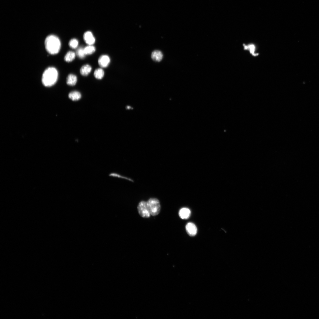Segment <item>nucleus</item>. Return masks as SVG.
Masks as SVG:
<instances>
[{"label":"nucleus","mask_w":319,"mask_h":319,"mask_svg":"<svg viewBox=\"0 0 319 319\" xmlns=\"http://www.w3.org/2000/svg\"><path fill=\"white\" fill-rule=\"evenodd\" d=\"M58 76V72L56 68L50 67L47 69L42 75V81L43 85L46 87L53 86L57 82Z\"/></svg>","instance_id":"obj_1"},{"label":"nucleus","mask_w":319,"mask_h":319,"mask_svg":"<svg viewBox=\"0 0 319 319\" xmlns=\"http://www.w3.org/2000/svg\"><path fill=\"white\" fill-rule=\"evenodd\" d=\"M45 48L47 51L51 54H58L60 51L61 43L58 38L54 35H50L45 40Z\"/></svg>","instance_id":"obj_2"},{"label":"nucleus","mask_w":319,"mask_h":319,"mask_svg":"<svg viewBox=\"0 0 319 319\" xmlns=\"http://www.w3.org/2000/svg\"><path fill=\"white\" fill-rule=\"evenodd\" d=\"M151 215L153 216L157 215L160 212L161 206L160 202L157 198H151L147 202Z\"/></svg>","instance_id":"obj_3"},{"label":"nucleus","mask_w":319,"mask_h":319,"mask_svg":"<svg viewBox=\"0 0 319 319\" xmlns=\"http://www.w3.org/2000/svg\"><path fill=\"white\" fill-rule=\"evenodd\" d=\"M137 210L139 214L143 218H149L151 215L147 202L145 201L140 202L138 205Z\"/></svg>","instance_id":"obj_4"},{"label":"nucleus","mask_w":319,"mask_h":319,"mask_svg":"<svg viewBox=\"0 0 319 319\" xmlns=\"http://www.w3.org/2000/svg\"><path fill=\"white\" fill-rule=\"evenodd\" d=\"M186 229L188 234L191 237L196 235L198 231L195 225L192 222L188 223L186 225Z\"/></svg>","instance_id":"obj_5"},{"label":"nucleus","mask_w":319,"mask_h":319,"mask_svg":"<svg viewBox=\"0 0 319 319\" xmlns=\"http://www.w3.org/2000/svg\"><path fill=\"white\" fill-rule=\"evenodd\" d=\"M110 62L109 56L107 55H103L100 56L98 60L100 66L103 68H105L108 66Z\"/></svg>","instance_id":"obj_6"},{"label":"nucleus","mask_w":319,"mask_h":319,"mask_svg":"<svg viewBox=\"0 0 319 319\" xmlns=\"http://www.w3.org/2000/svg\"><path fill=\"white\" fill-rule=\"evenodd\" d=\"M83 39L88 45H92L95 42V37L93 36L92 33L89 31H87L84 34Z\"/></svg>","instance_id":"obj_7"},{"label":"nucleus","mask_w":319,"mask_h":319,"mask_svg":"<svg viewBox=\"0 0 319 319\" xmlns=\"http://www.w3.org/2000/svg\"><path fill=\"white\" fill-rule=\"evenodd\" d=\"M244 50L249 51L250 54L253 56L256 57L259 54L256 53V47L255 45L253 44H243Z\"/></svg>","instance_id":"obj_8"},{"label":"nucleus","mask_w":319,"mask_h":319,"mask_svg":"<svg viewBox=\"0 0 319 319\" xmlns=\"http://www.w3.org/2000/svg\"><path fill=\"white\" fill-rule=\"evenodd\" d=\"M191 214L190 210L187 208H183L180 210L179 215L180 217L183 219H186L189 218Z\"/></svg>","instance_id":"obj_9"},{"label":"nucleus","mask_w":319,"mask_h":319,"mask_svg":"<svg viewBox=\"0 0 319 319\" xmlns=\"http://www.w3.org/2000/svg\"><path fill=\"white\" fill-rule=\"evenodd\" d=\"M163 55L160 51L156 50L153 52L151 54V58L155 61L160 62L163 59Z\"/></svg>","instance_id":"obj_10"},{"label":"nucleus","mask_w":319,"mask_h":319,"mask_svg":"<svg viewBox=\"0 0 319 319\" xmlns=\"http://www.w3.org/2000/svg\"><path fill=\"white\" fill-rule=\"evenodd\" d=\"M77 81V76L73 74H69L67 79V83L68 85L73 86L76 85Z\"/></svg>","instance_id":"obj_11"},{"label":"nucleus","mask_w":319,"mask_h":319,"mask_svg":"<svg viewBox=\"0 0 319 319\" xmlns=\"http://www.w3.org/2000/svg\"><path fill=\"white\" fill-rule=\"evenodd\" d=\"M92 70V68L88 64H86L83 66L80 70V73L82 76H86Z\"/></svg>","instance_id":"obj_12"},{"label":"nucleus","mask_w":319,"mask_h":319,"mask_svg":"<svg viewBox=\"0 0 319 319\" xmlns=\"http://www.w3.org/2000/svg\"><path fill=\"white\" fill-rule=\"evenodd\" d=\"M69 97L73 101H77L81 99V95L78 91H73L69 94Z\"/></svg>","instance_id":"obj_13"},{"label":"nucleus","mask_w":319,"mask_h":319,"mask_svg":"<svg viewBox=\"0 0 319 319\" xmlns=\"http://www.w3.org/2000/svg\"><path fill=\"white\" fill-rule=\"evenodd\" d=\"M75 53L71 51L68 52L65 56L64 60L66 62H70L73 61L76 57Z\"/></svg>","instance_id":"obj_14"},{"label":"nucleus","mask_w":319,"mask_h":319,"mask_svg":"<svg viewBox=\"0 0 319 319\" xmlns=\"http://www.w3.org/2000/svg\"><path fill=\"white\" fill-rule=\"evenodd\" d=\"M105 72L102 68H98L96 69L94 73V76L98 79H102L104 76Z\"/></svg>","instance_id":"obj_15"},{"label":"nucleus","mask_w":319,"mask_h":319,"mask_svg":"<svg viewBox=\"0 0 319 319\" xmlns=\"http://www.w3.org/2000/svg\"><path fill=\"white\" fill-rule=\"evenodd\" d=\"M84 50L86 55H90L95 52L96 48L92 45H88L84 48Z\"/></svg>","instance_id":"obj_16"},{"label":"nucleus","mask_w":319,"mask_h":319,"mask_svg":"<svg viewBox=\"0 0 319 319\" xmlns=\"http://www.w3.org/2000/svg\"><path fill=\"white\" fill-rule=\"evenodd\" d=\"M76 54L78 57L80 59L84 58L86 55L84 52V48L82 47H80L77 49Z\"/></svg>","instance_id":"obj_17"},{"label":"nucleus","mask_w":319,"mask_h":319,"mask_svg":"<svg viewBox=\"0 0 319 319\" xmlns=\"http://www.w3.org/2000/svg\"><path fill=\"white\" fill-rule=\"evenodd\" d=\"M78 41L77 39H73L70 41L69 45L71 48L75 49L78 47Z\"/></svg>","instance_id":"obj_18"},{"label":"nucleus","mask_w":319,"mask_h":319,"mask_svg":"<svg viewBox=\"0 0 319 319\" xmlns=\"http://www.w3.org/2000/svg\"><path fill=\"white\" fill-rule=\"evenodd\" d=\"M109 176L111 177L122 178V179H124L127 180L131 181H133V180L130 179V178H128L127 177H126L122 176H121L118 174L115 173H111L109 174Z\"/></svg>","instance_id":"obj_19"}]
</instances>
